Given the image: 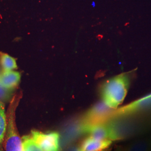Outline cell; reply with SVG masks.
<instances>
[{
	"label": "cell",
	"instance_id": "52a82bcc",
	"mask_svg": "<svg viewBox=\"0 0 151 151\" xmlns=\"http://www.w3.org/2000/svg\"><path fill=\"white\" fill-rule=\"evenodd\" d=\"M84 134L96 140L109 139V130L105 123L82 127Z\"/></svg>",
	"mask_w": 151,
	"mask_h": 151
},
{
	"label": "cell",
	"instance_id": "8992f818",
	"mask_svg": "<svg viewBox=\"0 0 151 151\" xmlns=\"http://www.w3.org/2000/svg\"><path fill=\"white\" fill-rule=\"evenodd\" d=\"M112 151H151V133L134 138L129 142L116 145Z\"/></svg>",
	"mask_w": 151,
	"mask_h": 151
},
{
	"label": "cell",
	"instance_id": "5b68a950",
	"mask_svg": "<svg viewBox=\"0 0 151 151\" xmlns=\"http://www.w3.org/2000/svg\"><path fill=\"white\" fill-rule=\"evenodd\" d=\"M30 136L43 151H61L60 136L57 132L43 133L32 130Z\"/></svg>",
	"mask_w": 151,
	"mask_h": 151
},
{
	"label": "cell",
	"instance_id": "9c48e42d",
	"mask_svg": "<svg viewBox=\"0 0 151 151\" xmlns=\"http://www.w3.org/2000/svg\"><path fill=\"white\" fill-rule=\"evenodd\" d=\"M21 79L19 72L14 70H3L0 74V85L10 90H15Z\"/></svg>",
	"mask_w": 151,
	"mask_h": 151
},
{
	"label": "cell",
	"instance_id": "9a60e30c",
	"mask_svg": "<svg viewBox=\"0 0 151 151\" xmlns=\"http://www.w3.org/2000/svg\"><path fill=\"white\" fill-rule=\"evenodd\" d=\"M112 150H113V148L112 147H110V148H109L108 149L105 150H104L103 151H112Z\"/></svg>",
	"mask_w": 151,
	"mask_h": 151
},
{
	"label": "cell",
	"instance_id": "8fae6325",
	"mask_svg": "<svg viewBox=\"0 0 151 151\" xmlns=\"http://www.w3.org/2000/svg\"><path fill=\"white\" fill-rule=\"evenodd\" d=\"M0 63L3 70H13L17 68L16 60L9 54L0 52Z\"/></svg>",
	"mask_w": 151,
	"mask_h": 151
},
{
	"label": "cell",
	"instance_id": "7c38bea8",
	"mask_svg": "<svg viewBox=\"0 0 151 151\" xmlns=\"http://www.w3.org/2000/svg\"><path fill=\"white\" fill-rule=\"evenodd\" d=\"M23 151H43L30 135H24L22 138Z\"/></svg>",
	"mask_w": 151,
	"mask_h": 151
},
{
	"label": "cell",
	"instance_id": "7a4b0ae2",
	"mask_svg": "<svg viewBox=\"0 0 151 151\" xmlns=\"http://www.w3.org/2000/svg\"><path fill=\"white\" fill-rule=\"evenodd\" d=\"M127 116L139 125L145 134L151 133V93L133 103L114 110L110 117Z\"/></svg>",
	"mask_w": 151,
	"mask_h": 151
},
{
	"label": "cell",
	"instance_id": "30bf717a",
	"mask_svg": "<svg viewBox=\"0 0 151 151\" xmlns=\"http://www.w3.org/2000/svg\"><path fill=\"white\" fill-rule=\"evenodd\" d=\"M6 113L5 106L4 102L0 101V149L3 147V143L6 131Z\"/></svg>",
	"mask_w": 151,
	"mask_h": 151
},
{
	"label": "cell",
	"instance_id": "3957f363",
	"mask_svg": "<svg viewBox=\"0 0 151 151\" xmlns=\"http://www.w3.org/2000/svg\"><path fill=\"white\" fill-rule=\"evenodd\" d=\"M22 97L20 92L14 95L6 113V131L3 143L5 151H23L20 138L16 123V110Z\"/></svg>",
	"mask_w": 151,
	"mask_h": 151
},
{
	"label": "cell",
	"instance_id": "ba28073f",
	"mask_svg": "<svg viewBox=\"0 0 151 151\" xmlns=\"http://www.w3.org/2000/svg\"><path fill=\"white\" fill-rule=\"evenodd\" d=\"M113 141L110 139L96 140L88 137L81 143L82 151H103L111 147Z\"/></svg>",
	"mask_w": 151,
	"mask_h": 151
},
{
	"label": "cell",
	"instance_id": "4fadbf2b",
	"mask_svg": "<svg viewBox=\"0 0 151 151\" xmlns=\"http://www.w3.org/2000/svg\"><path fill=\"white\" fill-rule=\"evenodd\" d=\"M14 91V90L7 89L0 85V101H11L13 97Z\"/></svg>",
	"mask_w": 151,
	"mask_h": 151
},
{
	"label": "cell",
	"instance_id": "6da1fadb",
	"mask_svg": "<svg viewBox=\"0 0 151 151\" xmlns=\"http://www.w3.org/2000/svg\"><path fill=\"white\" fill-rule=\"evenodd\" d=\"M130 80L129 73H122L105 81L100 88L103 102L109 108L118 109L127 95Z\"/></svg>",
	"mask_w": 151,
	"mask_h": 151
},
{
	"label": "cell",
	"instance_id": "277c9868",
	"mask_svg": "<svg viewBox=\"0 0 151 151\" xmlns=\"http://www.w3.org/2000/svg\"><path fill=\"white\" fill-rule=\"evenodd\" d=\"M114 110L103 101L96 104L80 117L82 127L106 122Z\"/></svg>",
	"mask_w": 151,
	"mask_h": 151
},
{
	"label": "cell",
	"instance_id": "5bb4252c",
	"mask_svg": "<svg viewBox=\"0 0 151 151\" xmlns=\"http://www.w3.org/2000/svg\"><path fill=\"white\" fill-rule=\"evenodd\" d=\"M67 151H82L81 148V143L76 144L70 147Z\"/></svg>",
	"mask_w": 151,
	"mask_h": 151
},
{
	"label": "cell",
	"instance_id": "2e32d148",
	"mask_svg": "<svg viewBox=\"0 0 151 151\" xmlns=\"http://www.w3.org/2000/svg\"><path fill=\"white\" fill-rule=\"evenodd\" d=\"M0 151H4L2 149H0Z\"/></svg>",
	"mask_w": 151,
	"mask_h": 151
}]
</instances>
